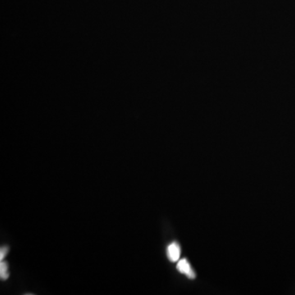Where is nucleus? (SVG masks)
Returning <instances> with one entry per match:
<instances>
[{
	"label": "nucleus",
	"instance_id": "obj_1",
	"mask_svg": "<svg viewBox=\"0 0 295 295\" xmlns=\"http://www.w3.org/2000/svg\"><path fill=\"white\" fill-rule=\"evenodd\" d=\"M176 268L180 273L186 275V277H189L190 279H195L196 277L195 271L193 270L190 263L187 261V259H183L179 260Z\"/></svg>",
	"mask_w": 295,
	"mask_h": 295
},
{
	"label": "nucleus",
	"instance_id": "obj_2",
	"mask_svg": "<svg viewBox=\"0 0 295 295\" xmlns=\"http://www.w3.org/2000/svg\"><path fill=\"white\" fill-rule=\"evenodd\" d=\"M181 246L178 243L173 242L168 245L167 249V254L168 259L172 263L178 262L181 258Z\"/></svg>",
	"mask_w": 295,
	"mask_h": 295
},
{
	"label": "nucleus",
	"instance_id": "obj_3",
	"mask_svg": "<svg viewBox=\"0 0 295 295\" xmlns=\"http://www.w3.org/2000/svg\"><path fill=\"white\" fill-rule=\"evenodd\" d=\"M0 277H1L2 281H6L9 277L8 266L6 262L1 261V263H0Z\"/></svg>",
	"mask_w": 295,
	"mask_h": 295
},
{
	"label": "nucleus",
	"instance_id": "obj_4",
	"mask_svg": "<svg viewBox=\"0 0 295 295\" xmlns=\"http://www.w3.org/2000/svg\"><path fill=\"white\" fill-rule=\"evenodd\" d=\"M8 250H9V249L7 246H3V247L1 248V250H0V260L1 261H3L5 256L8 253Z\"/></svg>",
	"mask_w": 295,
	"mask_h": 295
}]
</instances>
